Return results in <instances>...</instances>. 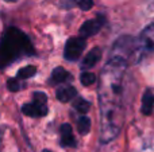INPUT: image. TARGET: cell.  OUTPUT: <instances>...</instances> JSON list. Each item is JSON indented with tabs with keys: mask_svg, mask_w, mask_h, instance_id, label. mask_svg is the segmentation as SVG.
<instances>
[{
	"mask_svg": "<svg viewBox=\"0 0 154 152\" xmlns=\"http://www.w3.org/2000/svg\"><path fill=\"white\" fill-rule=\"evenodd\" d=\"M127 62L118 57H111L103 69L99 81V102H100L101 143H108L119 135L123 125V78Z\"/></svg>",
	"mask_w": 154,
	"mask_h": 152,
	"instance_id": "obj_1",
	"label": "cell"
},
{
	"mask_svg": "<svg viewBox=\"0 0 154 152\" xmlns=\"http://www.w3.org/2000/svg\"><path fill=\"white\" fill-rule=\"evenodd\" d=\"M34 48L29 37L20 30L11 27L5 31L0 40V67L22 58L23 55H32Z\"/></svg>",
	"mask_w": 154,
	"mask_h": 152,
	"instance_id": "obj_2",
	"label": "cell"
},
{
	"mask_svg": "<svg viewBox=\"0 0 154 152\" xmlns=\"http://www.w3.org/2000/svg\"><path fill=\"white\" fill-rule=\"evenodd\" d=\"M142 53L143 50L141 48L138 39H134L131 37H122L115 42L111 57L122 58L128 63V62H138Z\"/></svg>",
	"mask_w": 154,
	"mask_h": 152,
	"instance_id": "obj_3",
	"label": "cell"
},
{
	"mask_svg": "<svg viewBox=\"0 0 154 152\" xmlns=\"http://www.w3.org/2000/svg\"><path fill=\"white\" fill-rule=\"evenodd\" d=\"M22 113L30 117H43L48 115V97L42 92H35L32 94L31 104H24Z\"/></svg>",
	"mask_w": 154,
	"mask_h": 152,
	"instance_id": "obj_4",
	"label": "cell"
},
{
	"mask_svg": "<svg viewBox=\"0 0 154 152\" xmlns=\"http://www.w3.org/2000/svg\"><path fill=\"white\" fill-rule=\"evenodd\" d=\"M85 46V39L81 37H73L69 38L65 43V50H64V57L68 61H76L79 59V57L82 54Z\"/></svg>",
	"mask_w": 154,
	"mask_h": 152,
	"instance_id": "obj_5",
	"label": "cell"
},
{
	"mask_svg": "<svg viewBox=\"0 0 154 152\" xmlns=\"http://www.w3.org/2000/svg\"><path fill=\"white\" fill-rule=\"evenodd\" d=\"M104 23H106V18H104L103 15H97V18L87 20L79 30L80 37L85 39V38H89V37H92V35L97 34L101 30V27L104 26Z\"/></svg>",
	"mask_w": 154,
	"mask_h": 152,
	"instance_id": "obj_6",
	"label": "cell"
},
{
	"mask_svg": "<svg viewBox=\"0 0 154 152\" xmlns=\"http://www.w3.org/2000/svg\"><path fill=\"white\" fill-rule=\"evenodd\" d=\"M141 48L145 51H154V23L149 24L138 38Z\"/></svg>",
	"mask_w": 154,
	"mask_h": 152,
	"instance_id": "obj_7",
	"label": "cell"
},
{
	"mask_svg": "<svg viewBox=\"0 0 154 152\" xmlns=\"http://www.w3.org/2000/svg\"><path fill=\"white\" fill-rule=\"evenodd\" d=\"M61 145L62 147H76V140L70 124L61 125Z\"/></svg>",
	"mask_w": 154,
	"mask_h": 152,
	"instance_id": "obj_8",
	"label": "cell"
},
{
	"mask_svg": "<svg viewBox=\"0 0 154 152\" xmlns=\"http://www.w3.org/2000/svg\"><path fill=\"white\" fill-rule=\"evenodd\" d=\"M56 96L58 98V101L61 102H69L70 100H73L77 96V90L73 88L72 85H65L60 86L56 92Z\"/></svg>",
	"mask_w": 154,
	"mask_h": 152,
	"instance_id": "obj_9",
	"label": "cell"
},
{
	"mask_svg": "<svg viewBox=\"0 0 154 152\" xmlns=\"http://www.w3.org/2000/svg\"><path fill=\"white\" fill-rule=\"evenodd\" d=\"M101 58V50L100 47H95L87 54V57L82 61V69H92L95 65H97V62Z\"/></svg>",
	"mask_w": 154,
	"mask_h": 152,
	"instance_id": "obj_10",
	"label": "cell"
},
{
	"mask_svg": "<svg viewBox=\"0 0 154 152\" xmlns=\"http://www.w3.org/2000/svg\"><path fill=\"white\" fill-rule=\"evenodd\" d=\"M72 78L69 72L64 69V67H56L51 73V78H50V82L53 85H60V83H64L65 81H69Z\"/></svg>",
	"mask_w": 154,
	"mask_h": 152,
	"instance_id": "obj_11",
	"label": "cell"
},
{
	"mask_svg": "<svg viewBox=\"0 0 154 152\" xmlns=\"http://www.w3.org/2000/svg\"><path fill=\"white\" fill-rule=\"evenodd\" d=\"M153 107H154V96L150 90H146L143 94V98H142V113L149 116L153 110Z\"/></svg>",
	"mask_w": 154,
	"mask_h": 152,
	"instance_id": "obj_12",
	"label": "cell"
},
{
	"mask_svg": "<svg viewBox=\"0 0 154 152\" xmlns=\"http://www.w3.org/2000/svg\"><path fill=\"white\" fill-rule=\"evenodd\" d=\"M77 129L81 135H87L91 131V118L87 116H81L77 121Z\"/></svg>",
	"mask_w": 154,
	"mask_h": 152,
	"instance_id": "obj_13",
	"label": "cell"
},
{
	"mask_svg": "<svg viewBox=\"0 0 154 152\" xmlns=\"http://www.w3.org/2000/svg\"><path fill=\"white\" fill-rule=\"evenodd\" d=\"M35 73H37V67L35 66H26V67H22L19 69L18 74H16V78H30V77H34Z\"/></svg>",
	"mask_w": 154,
	"mask_h": 152,
	"instance_id": "obj_14",
	"label": "cell"
},
{
	"mask_svg": "<svg viewBox=\"0 0 154 152\" xmlns=\"http://www.w3.org/2000/svg\"><path fill=\"white\" fill-rule=\"evenodd\" d=\"M80 81L84 86H91L96 82V75L92 74V73H82L80 75Z\"/></svg>",
	"mask_w": 154,
	"mask_h": 152,
	"instance_id": "obj_15",
	"label": "cell"
},
{
	"mask_svg": "<svg viewBox=\"0 0 154 152\" xmlns=\"http://www.w3.org/2000/svg\"><path fill=\"white\" fill-rule=\"evenodd\" d=\"M89 108H91V102L87 101V100H84V98H80L76 104V109L79 110L80 113H82V116L89 110Z\"/></svg>",
	"mask_w": 154,
	"mask_h": 152,
	"instance_id": "obj_16",
	"label": "cell"
},
{
	"mask_svg": "<svg viewBox=\"0 0 154 152\" xmlns=\"http://www.w3.org/2000/svg\"><path fill=\"white\" fill-rule=\"evenodd\" d=\"M7 88L8 90L11 92H18L20 89V83H19V80L18 78H10L7 81Z\"/></svg>",
	"mask_w": 154,
	"mask_h": 152,
	"instance_id": "obj_17",
	"label": "cell"
},
{
	"mask_svg": "<svg viewBox=\"0 0 154 152\" xmlns=\"http://www.w3.org/2000/svg\"><path fill=\"white\" fill-rule=\"evenodd\" d=\"M77 5L82 11H88L93 7V0H77Z\"/></svg>",
	"mask_w": 154,
	"mask_h": 152,
	"instance_id": "obj_18",
	"label": "cell"
},
{
	"mask_svg": "<svg viewBox=\"0 0 154 152\" xmlns=\"http://www.w3.org/2000/svg\"><path fill=\"white\" fill-rule=\"evenodd\" d=\"M5 1H16V0H5Z\"/></svg>",
	"mask_w": 154,
	"mask_h": 152,
	"instance_id": "obj_19",
	"label": "cell"
},
{
	"mask_svg": "<svg viewBox=\"0 0 154 152\" xmlns=\"http://www.w3.org/2000/svg\"><path fill=\"white\" fill-rule=\"evenodd\" d=\"M43 152H51V151H49V150H45V151H43Z\"/></svg>",
	"mask_w": 154,
	"mask_h": 152,
	"instance_id": "obj_20",
	"label": "cell"
}]
</instances>
